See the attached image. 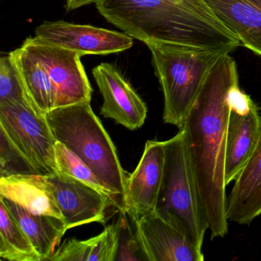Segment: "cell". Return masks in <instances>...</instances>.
<instances>
[{"instance_id":"obj_6","label":"cell","mask_w":261,"mask_h":261,"mask_svg":"<svg viewBox=\"0 0 261 261\" xmlns=\"http://www.w3.org/2000/svg\"><path fill=\"white\" fill-rule=\"evenodd\" d=\"M0 129L28 159L38 173H58L56 140L45 116L30 103L19 101L0 103Z\"/></svg>"},{"instance_id":"obj_18","label":"cell","mask_w":261,"mask_h":261,"mask_svg":"<svg viewBox=\"0 0 261 261\" xmlns=\"http://www.w3.org/2000/svg\"><path fill=\"white\" fill-rule=\"evenodd\" d=\"M10 54L19 70L32 105L39 114L45 117L56 108V91L45 67L24 42Z\"/></svg>"},{"instance_id":"obj_25","label":"cell","mask_w":261,"mask_h":261,"mask_svg":"<svg viewBox=\"0 0 261 261\" xmlns=\"http://www.w3.org/2000/svg\"><path fill=\"white\" fill-rule=\"evenodd\" d=\"M97 2V0H65V9L68 12L73 11Z\"/></svg>"},{"instance_id":"obj_21","label":"cell","mask_w":261,"mask_h":261,"mask_svg":"<svg viewBox=\"0 0 261 261\" xmlns=\"http://www.w3.org/2000/svg\"><path fill=\"white\" fill-rule=\"evenodd\" d=\"M56 162L58 172L79 180L106 195L112 200L120 212H123V200L109 189L75 154L73 153L65 145L58 141L56 144Z\"/></svg>"},{"instance_id":"obj_22","label":"cell","mask_w":261,"mask_h":261,"mask_svg":"<svg viewBox=\"0 0 261 261\" xmlns=\"http://www.w3.org/2000/svg\"><path fill=\"white\" fill-rule=\"evenodd\" d=\"M7 101L24 102L32 105L10 53L0 58V103Z\"/></svg>"},{"instance_id":"obj_15","label":"cell","mask_w":261,"mask_h":261,"mask_svg":"<svg viewBox=\"0 0 261 261\" xmlns=\"http://www.w3.org/2000/svg\"><path fill=\"white\" fill-rule=\"evenodd\" d=\"M0 196L33 213L63 218L48 175L16 174L1 177Z\"/></svg>"},{"instance_id":"obj_3","label":"cell","mask_w":261,"mask_h":261,"mask_svg":"<svg viewBox=\"0 0 261 261\" xmlns=\"http://www.w3.org/2000/svg\"><path fill=\"white\" fill-rule=\"evenodd\" d=\"M90 103L55 108L45 118L56 141L75 154L124 202L129 175L123 169L111 137Z\"/></svg>"},{"instance_id":"obj_13","label":"cell","mask_w":261,"mask_h":261,"mask_svg":"<svg viewBox=\"0 0 261 261\" xmlns=\"http://www.w3.org/2000/svg\"><path fill=\"white\" fill-rule=\"evenodd\" d=\"M92 73L103 97L100 114L130 130L141 128L147 107L130 84L109 63L97 65Z\"/></svg>"},{"instance_id":"obj_9","label":"cell","mask_w":261,"mask_h":261,"mask_svg":"<svg viewBox=\"0 0 261 261\" xmlns=\"http://www.w3.org/2000/svg\"><path fill=\"white\" fill-rule=\"evenodd\" d=\"M232 109L226 141L224 176L227 186L234 181L254 149L261 129V116L250 96L239 85L231 91Z\"/></svg>"},{"instance_id":"obj_5","label":"cell","mask_w":261,"mask_h":261,"mask_svg":"<svg viewBox=\"0 0 261 261\" xmlns=\"http://www.w3.org/2000/svg\"><path fill=\"white\" fill-rule=\"evenodd\" d=\"M165 165L157 209L169 212L187 229L194 244L202 250L207 230L184 129L164 141Z\"/></svg>"},{"instance_id":"obj_1","label":"cell","mask_w":261,"mask_h":261,"mask_svg":"<svg viewBox=\"0 0 261 261\" xmlns=\"http://www.w3.org/2000/svg\"><path fill=\"white\" fill-rule=\"evenodd\" d=\"M238 69L230 53L213 67L186 119L191 160L211 239L228 232L226 194V141L232 109L231 91L239 85Z\"/></svg>"},{"instance_id":"obj_14","label":"cell","mask_w":261,"mask_h":261,"mask_svg":"<svg viewBox=\"0 0 261 261\" xmlns=\"http://www.w3.org/2000/svg\"><path fill=\"white\" fill-rule=\"evenodd\" d=\"M233 182L227 198V221L250 225L261 215V129L251 155Z\"/></svg>"},{"instance_id":"obj_4","label":"cell","mask_w":261,"mask_h":261,"mask_svg":"<svg viewBox=\"0 0 261 261\" xmlns=\"http://www.w3.org/2000/svg\"><path fill=\"white\" fill-rule=\"evenodd\" d=\"M164 97L163 121L181 129L206 77L227 53L175 44H148Z\"/></svg>"},{"instance_id":"obj_11","label":"cell","mask_w":261,"mask_h":261,"mask_svg":"<svg viewBox=\"0 0 261 261\" xmlns=\"http://www.w3.org/2000/svg\"><path fill=\"white\" fill-rule=\"evenodd\" d=\"M164 165V141L148 140L138 166L126 183L123 213L131 222L156 210Z\"/></svg>"},{"instance_id":"obj_7","label":"cell","mask_w":261,"mask_h":261,"mask_svg":"<svg viewBox=\"0 0 261 261\" xmlns=\"http://www.w3.org/2000/svg\"><path fill=\"white\" fill-rule=\"evenodd\" d=\"M134 223L146 260L203 261L187 229L174 215L156 209Z\"/></svg>"},{"instance_id":"obj_16","label":"cell","mask_w":261,"mask_h":261,"mask_svg":"<svg viewBox=\"0 0 261 261\" xmlns=\"http://www.w3.org/2000/svg\"><path fill=\"white\" fill-rule=\"evenodd\" d=\"M241 45L261 56V0H204Z\"/></svg>"},{"instance_id":"obj_12","label":"cell","mask_w":261,"mask_h":261,"mask_svg":"<svg viewBox=\"0 0 261 261\" xmlns=\"http://www.w3.org/2000/svg\"><path fill=\"white\" fill-rule=\"evenodd\" d=\"M48 178L68 230L92 222L105 224L110 210L117 208L111 198L68 175L58 172Z\"/></svg>"},{"instance_id":"obj_20","label":"cell","mask_w":261,"mask_h":261,"mask_svg":"<svg viewBox=\"0 0 261 261\" xmlns=\"http://www.w3.org/2000/svg\"><path fill=\"white\" fill-rule=\"evenodd\" d=\"M0 257L10 261H42L34 246L0 202Z\"/></svg>"},{"instance_id":"obj_8","label":"cell","mask_w":261,"mask_h":261,"mask_svg":"<svg viewBox=\"0 0 261 261\" xmlns=\"http://www.w3.org/2000/svg\"><path fill=\"white\" fill-rule=\"evenodd\" d=\"M42 62L56 91V108L91 102L93 89L82 65V55L38 37L24 42Z\"/></svg>"},{"instance_id":"obj_17","label":"cell","mask_w":261,"mask_h":261,"mask_svg":"<svg viewBox=\"0 0 261 261\" xmlns=\"http://www.w3.org/2000/svg\"><path fill=\"white\" fill-rule=\"evenodd\" d=\"M2 202L22 231L28 237L42 260H46L59 247L68 230L63 218L35 214L13 201L0 196Z\"/></svg>"},{"instance_id":"obj_10","label":"cell","mask_w":261,"mask_h":261,"mask_svg":"<svg viewBox=\"0 0 261 261\" xmlns=\"http://www.w3.org/2000/svg\"><path fill=\"white\" fill-rule=\"evenodd\" d=\"M36 36L82 56L122 53L134 45V39L126 33L64 21L44 22L36 29Z\"/></svg>"},{"instance_id":"obj_24","label":"cell","mask_w":261,"mask_h":261,"mask_svg":"<svg viewBox=\"0 0 261 261\" xmlns=\"http://www.w3.org/2000/svg\"><path fill=\"white\" fill-rule=\"evenodd\" d=\"M128 219L129 218L126 213L121 212V217L118 220L120 223V235L116 260H146L137 238L135 228L134 230H132Z\"/></svg>"},{"instance_id":"obj_19","label":"cell","mask_w":261,"mask_h":261,"mask_svg":"<svg viewBox=\"0 0 261 261\" xmlns=\"http://www.w3.org/2000/svg\"><path fill=\"white\" fill-rule=\"evenodd\" d=\"M120 223L88 240H65L47 261H115L118 251Z\"/></svg>"},{"instance_id":"obj_23","label":"cell","mask_w":261,"mask_h":261,"mask_svg":"<svg viewBox=\"0 0 261 261\" xmlns=\"http://www.w3.org/2000/svg\"><path fill=\"white\" fill-rule=\"evenodd\" d=\"M0 166L1 177L16 174H39L2 129H0Z\"/></svg>"},{"instance_id":"obj_2","label":"cell","mask_w":261,"mask_h":261,"mask_svg":"<svg viewBox=\"0 0 261 261\" xmlns=\"http://www.w3.org/2000/svg\"><path fill=\"white\" fill-rule=\"evenodd\" d=\"M100 14L148 44H175L230 53L241 43L204 0H97Z\"/></svg>"}]
</instances>
